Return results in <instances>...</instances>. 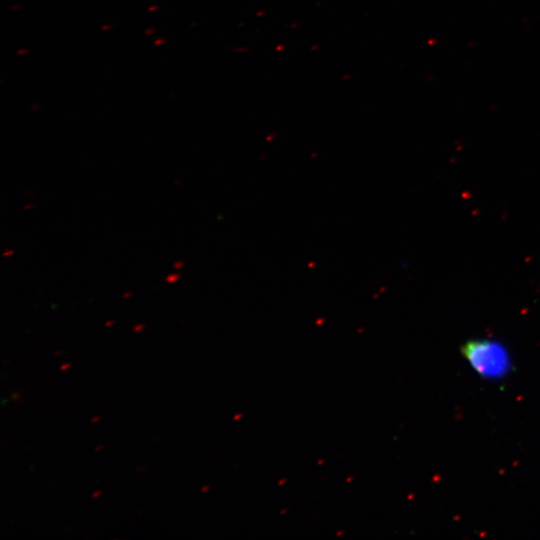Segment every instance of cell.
I'll list each match as a JSON object with an SVG mask.
<instances>
[{
	"label": "cell",
	"instance_id": "6da1fadb",
	"mask_svg": "<svg viewBox=\"0 0 540 540\" xmlns=\"http://www.w3.org/2000/svg\"><path fill=\"white\" fill-rule=\"evenodd\" d=\"M463 355L483 377L501 378L510 369V359L504 346L495 340H473L467 342Z\"/></svg>",
	"mask_w": 540,
	"mask_h": 540
},
{
	"label": "cell",
	"instance_id": "7a4b0ae2",
	"mask_svg": "<svg viewBox=\"0 0 540 540\" xmlns=\"http://www.w3.org/2000/svg\"><path fill=\"white\" fill-rule=\"evenodd\" d=\"M178 278H179V274H170L166 277V281L172 283L176 281Z\"/></svg>",
	"mask_w": 540,
	"mask_h": 540
},
{
	"label": "cell",
	"instance_id": "3957f363",
	"mask_svg": "<svg viewBox=\"0 0 540 540\" xmlns=\"http://www.w3.org/2000/svg\"><path fill=\"white\" fill-rule=\"evenodd\" d=\"M144 327H145V325L139 324V325L134 326V327H133V330H134L135 332H139V331H140L141 329H143Z\"/></svg>",
	"mask_w": 540,
	"mask_h": 540
},
{
	"label": "cell",
	"instance_id": "277c9868",
	"mask_svg": "<svg viewBox=\"0 0 540 540\" xmlns=\"http://www.w3.org/2000/svg\"><path fill=\"white\" fill-rule=\"evenodd\" d=\"M163 43H164V39L162 38H158L154 41V45L156 46L162 45Z\"/></svg>",
	"mask_w": 540,
	"mask_h": 540
},
{
	"label": "cell",
	"instance_id": "5b68a950",
	"mask_svg": "<svg viewBox=\"0 0 540 540\" xmlns=\"http://www.w3.org/2000/svg\"><path fill=\"white\" fill-rule=\"evenodd\" d=\"M183 264L184 263L182 261H179V262L174 263L173 266H174L175 269H179V268H181V266H183Z\"/></svg>",
	"mask_w": 540,
	"mask_h": 540
},
{
	"label": "cell",
	"instance_id": "8992f818",
	"mask_svg": "<svg viewBox=\"0 0 540 540\" xmlns=\"http://www.w3.org/2000/svg\"><path fill=\"white\" fill-rule=\"evenodd\" d=\"M19 396H20V393H19V392H14V393L11 395V399H12V400H16V399L19 398Z\"/></svg>",
	"mask_w": 540,
	"mask_h": 540
},
{
	"label": "cell",
	"instance_id": "52a82bcc",
	"mask_svg": "<svg viewBox=\"0 0 540 540\" xmlns=\"http://www.w3.org/2000/svg\"><path fill=\"white\" fill-rule=\"evenodd\" d=\"M28 52V49H20L17 51V54L18 55H23V54H26Z\"/></svg>",
	"mask_w": 540,
	"mask_h": 540
},
{
	"label": "cell",
	"instance_id": "ba28073f",
	"mask_svg": "<svg viewBox=\"0 0 540 540\" xmlns=\"http://www.w3.org/2000/svg\"><path fill=\"white\" fill-rule=\"evenodd\" d=\"M70 365H71V363H64L63 365H61L60 369L61 370H66Z\"/></svg>",
	"mask_w": 540,
	"mask_h": 540
},
{
	"label": "cell",
	"instance_id": "9c48e42d",
	"mask_svg": "<svg viewBox=\"0 0 540 540\" xmlns=\"http://www.w3.org/2000/svg\"><path fill=\"white\" fill-rule=\"evenodd\" d=\"M101 493H102V491H94V492L92 493V497H93V498L98 497Z\"/></svg>",
	"mask_w": 540,
	"mask_h": 540
},
{
	"label": "cell",
	"instance_id": "30bf717a",
	"mask_svg": "<svg viewBox=\"0 0 540 540\" xmlns=\"http://www.w3.org/2000/svg\"><path fill=\"white\" fill-rule=\"evenodd\" d=\"M114 323H115L114 320H110V321H107V322L105 323V326H106V327H109V326L113 325Z\"/></svg>",
	"mask_w": 540,
	"mask_h": 540
},
{
	"label": "cell",
	"instance_id": "8fae6325",
	"mask_svg": "<svg viewBox=\"0 0 540 540\" xmlns=\"http://www.w3.org/2000/svg\"><path fill=\"white\" fill-rule=\"evenodd\" d=\"M156 9H158V6H154V5L152 6V5H151V6L148 8V11H155Z\"/></svg>",
	"mask_w": 540,
	"mask_h": 540
},
{
	"label": "cell",
	"instance_id": "7c38bea8",
	"mask_svg": "<svg viewBox=\"0 0 540 540\" xmlns=\"http://www.w3.org/2000/svg\"><path fill=\"white\" fill-rule=\"evenodd\" d=\"M113 26L112 25H105V26H102V30H108V29H111Z\"/></svg>",
	"mask_w": 540,
	"mask_h": 540
},
{
	"label": "cell",
	"instance_id": "4fadbf2b",
	"mask_svg": "<svg viewBox=\"0 0 540 540\" xmlns=\"http://www.w3.org/2000/svg\"><path fill=\"white\" fill-rule=\"evenodd\" d=\"M100 418H101L100 416H96V417L92 418L91 422H92V423H95V422H97Z\"/></svg>",
	"mask_w": 540,
	"mask_h": 540
},
{
	"label": "cell",
	"instance_id": "5bb4252c",
	"mask_svg": "<svg viewBox=\"0 0 540 540\" xmlns=\"http://www.w3.org/2000/svg\"><path fill=\"white\" fill-rule=\"evenodd\" d=\"M153 32H154L153 29H148V30H146L144 33L148 35V34H151V33H153Z\"/></svg>",
	"mask_w": 540,
	"mask_h": 540
},
{
	"label": "cell",
	"instance_id": "9a60e30c",
	"mask_svg": "<svg viewBox=\"0 0 540 540\" xmlns=\"http://www.w3.org/2000/svg\"><path fill=\"white\" fill-rule=\"evenodd\" d=\"M10 254H12L11 250H6L5 253H3L4 256L10 255Z\"/></svg>",
	"mask_w": 540,
	"mask_h": 540
},
{
	"label": "cell",
	"instance_id": "2e32d148",
	"mask_svg": "<svg viewBox=\"0 0 540 540\" xmlns=\"http://www.w3.org/2000/svg\"><path fill=\"white\" fill-rule=\"evenodd\" d=\"M20 7H21V5H13V6L11 7V9L15 10V9H19Z\"/></svg>",
	"mask_w": 540,
	"mask_h": 540
},
{
	"label": "cell",
	"instance_id": "e0dca14e",
	"mask_svg": "<svg viewBox=\"0 0 540 540\" xmlns=\"http://www.w3.org/2000/svg\"><path fill=\"white\" fill-rule=\"evenodd\" d=\"M130 295H131V293H130V292H129V293L127 292V293H125V294L123 295V297L126 298V297H129Z\"/></svg>",
	"mask_w": 540,
	"mask_h": 540
},
{
	"label": "cell",
	"instance_id": "ac0fdd59",
	"mask_svg": "<svg viewBox=\"0 0 540 540\" xmlns=\"http://www.w3.org/2000/svg\"><path fill=\"white\" fill-rule=\"evenodd\" d=\"M102 447H103L102 445H101V446H98V447L95 448V450H96V451H99Z\"/></svg>",
	"mask_w": 540,
	"mask_h": 540
},
{
	"label": "cell",
	"instance_id": "d6986e66",
	"mask_svg": "<svg viewBox=\"0 0 540 540\" xmlns=\"http://www.w3.org/2000/svg\"><path fill=\"white\" fill-rule=\"evenodd\" d=\"M61 352H62V351H57V352H55L54 354H55V355H59Z\"/></svg>",
	"mask_w": 540,
	"mask_h": 540
}]
</instances>
